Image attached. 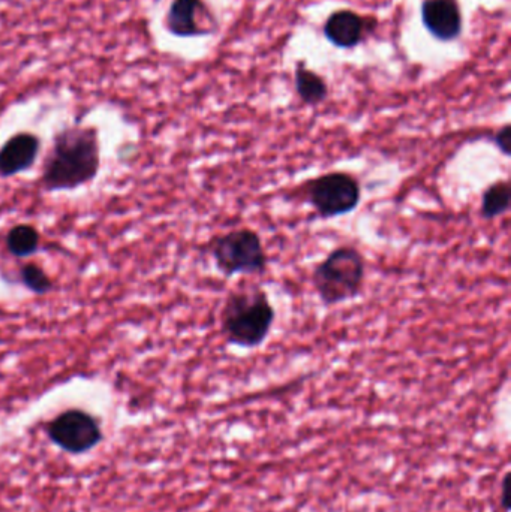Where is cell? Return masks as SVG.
I'll return each mask as SVG.
<instances>
[{"instance_id":"obj_11","label":"cell","mask_w":511,"mask_h":512,"mask_svg":"<svg viewBox=\"0 0 511 512\" xmlns=\"http://www.w3.org/2000/svg\"><path fill=\"white\" fill-rule=\"evenodd\" d=\"M296 92L303 104L317 107L329 96V86L321 75L300 63L296 69Z\"/></svg>"},{"instance_id":"obj_8","label":"cell","mask_w":511,"mask_h":512,"mask_svg":"<svg viewBox=\"0 0 511 512\" xmlns=\"http://www.w3.org/2000/svg\"><path fill=\"white\" fill-rule=\"evenodd\" d=\"M422 20L432 36L453 41L462 33V12L458 0H425Z\"/></svg>"},{"instance_id":"obj_6","label":"cell","mask_w":511,"mask_h":512,"mask_svg":"<svg viewBox=\"0 0 511 512\" xmlns=\"http://www.w3.org/2000/svg\"><path fill=\"white\" fill-rule=\"evenodd\" d=\"M45 435L54 447L71 456H83L104 441L98 417L80 408L66 409L45 426Z\"/></svg>"},{"instance_id":"obj_9","label":"cell","mask_w":511,"mask_h":512,"mask_svg":"<svg viewBox=\"0 0 511 512\" xmlns=\"http://www.w3.org/2000/svg\"><path fill=\"white\" fill-rule=\"evenodd\" d=\"M209 14L203 0H173L165 17V26L171 35L194 38L210 33L201 26V17Z\"/></svg>"},{"instance_id":"obj_12","label":"cell","mask_w":511,"mask_h":512,"mask_svg":"<svg viewBox=\"0 0 511 512\" xmlns=\"http://www.w3.org/2000/svg\"><path fill=\"white\" fill-rule=\"evenodd\" d=\"M511 188L507 180H497L483 191L480 200V216L485 221H494L506 215L510 209Z\"/></svg>"},{"instance_id":"obj_1","label":"cell","mask_w":511,"mask_h":512,"mask_svg":"<svg viewBox=\"0 0 511 512\" xmlns=\"http://www.w3.org/2000/svg\"><path fill=\"white\" fill-rule=\"evenodd\" d=\"M101 168V146L93 126H69L57 132L45 155L41 186L47 192L74 191L89 185Z\"/></svg>"},{"instance_id":"obj_3","label":"cell","mask_w":511,"mask_h":512,"mask_svg":"<svg viewBox=\"0 0 511 512\" xmlns=\"http://www.w3.org/2000/svg\"><path fill=\"white\" fill-rule=\"evenodd\" d=\"M366 279V259L354 246L333 249L312 271V286L324 306L356 300Z\"/></svg>"},{"instance_id":"obj_14","label":"cell","mask_w":511,"mask_h":512,"mask_svg":"<svg viewBox=\"0 0 511 512\" xmlns=\"http://www.w3.org/2000/svg\"><path fill=\"white\" fill-rule=\"evenodd\" d=\"M18 282L36 295H45L53 289V279L48 276L47 271L35 262H26L18 270Z\"/></svg>"},{"instance_id":"obj_13","label":"cell","mask_w":511,"mask_h":512,"mask_svg":"<svg viewBox=\"0 0 511 512\" xmlns=\"http://www.w3.org/2000/svg\"><path fill=\"white\" fill-rule=\"evenodd\" d=\"M6 251L15 258H29L39 251L41 234L30 224L14 225L5 237Z\"/></svg>"},{"instance_id":"obj_10","label":"cell","mask_w":511,"mask_h":512,"mask_svg":"<svg viewBox=\"0 0 511 512\" xmlns=\"http://www.w3.org/2000/svg\"><path fill=\"white\" fill-rule=\"evenodd\" d=\"M368 23L350 9L333 12L324 24V35L339 48H354L365 38Z\"/></svg>"},{"instance_id":"obj_16","label":"cell","mask_w":511,"mask_h":512,"mask_svg":"<svg viewBox=\"0 0 511 512\" xmlns=\"http://www.w3.org/2000/svg\"><path fill=\"white\" fill-rule=\"evenodd\" d=\"M509 483H510V474L507 472L504 475L503 483H501V507H503L504 512H509L510 510V502H509Z\"/></svg>"},{"instance_id":"obj_15","label":"cell","mask_w":511,"mask_h":512,"mask_svg":"<svg viewBox=\"0 0 511 512\" xmlns=\"http://www.w3.org/2000/svg\"><path fill=\"white\" fill-rule=\"evenodd\" d=\"M492 143L506 158H509L511 153V126L504 125L503 128L498 129L492 135Z\"/></svg>"},{"instance_id":"obj_5","label":"cell","mask_w":511,"mask_h":512,"mask_svg":"<svg viewBox=\"0 0 511 512\" xmlns=\"http://www.w3.org/2000/svg\"><path fill=\"white\" fill-rule=\"evenodd\" d=\"M300 191L306 204L324 221L350 215L362 203V185L347 171L321 174L303 183Z\"/></svg>"},{"instance_id":"obj_4","label":"cell","mask_w":511,"mask_h":512,"mask_svg":"<svg viewBox=\"0 0 511 512\" xmlns=\"http://www.w3.org/2000/svg\"><path fill=\"white\" fill-rule=\"evenodd\" d=\"M216 270L231 279L266 273L269 256L260 234L251 228H237L213 237L209 245Z\"/></svg>"},{"instance_id":"obj_2","label":"cell","mask_w":511,"mask_h":512,"mask_svg":"<svg viewBox=\"0 0 511 512\" xmlns=\"http://www.w3.org/2000/svg\"><path fill=\"white\" fill-rule=\"evenodd\" d=\"M276 310L264 289L231 291L221 310V333L228 345L260 348L272 333Z\"/></svg>"},{"instance_id":"obj_7","label":"cell","mask_w":511,"mask_h":512,"mask_svg":"<svg viewBox=\"0 0 511 512\" xmlns=\"http://www.w3.org/2000/svg\"><path fill=\"white\" fill-rule=\"evenodd\" d=\"M41 150V138L32 132H18L0 147V179L26 173L35 165Z\"/></svg>"}]
</instances>
